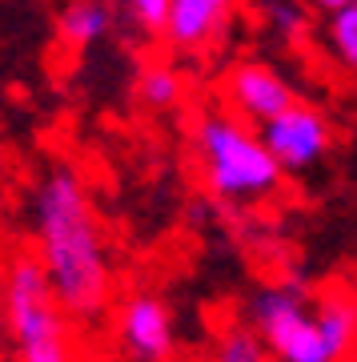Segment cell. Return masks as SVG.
I'll list each match as a JSON object with an SVG mask.
<instances>
[{"instance_id":"obj_10","label":"cell","mask_w":357,"mask_h":362,"mask_svg":"<svg viewBox=\"0 0 357 362\" xmlns=\"http://www.w3.org/2000/svg\"><path fill=\"white\" fill-rule=\"evenodd\" d=\"M113 25V8L104 0H68L56 16V37L68 49H89L109 33Z\"/></svg>"},{"instance_id":"obj_5","label":"cell","mask_w":357,"mask_h":362,"mask_svg":"<svg viewBox=\"0 0 357 362\" xmlns=\"http://www.w3.org/2000/svg\"><path fill=\"white\" fill-rule=\"evenodd\" d=\"M113 338L125 362H173L181 350L173 306L153 290H133L121 298L113 318Z\"/></svg>"},{"instance_id":"obj_6","label":"cell","mask_w":357,"mask_h":362,"mask_svg":"<svg viewBox=\"0 0 357 362\" xmlns=\"http://www.w3.org/2000/svg\"><path fill=\"white\" fill-rule=\"evenodd\" d=\"M257 133H261L269 157L281 165V173H305V169H313L321 157L329 153L333 145V129L325 121V113L301 101L294 109H285L281 117L265 121Z\"/></svg>"},{"instance_id":"obj_18","label":"cell","mask_w":357,"mask_h":362,"mask_svg":"<svg viewBox=\"0 0 357 362\" xmlns=\"http://www.w3.org/2000/svg\"><path fill=\"white\" fill-rule=\"evenodd\" d=\"M269 362H273V358H269Z\"/></svg>"},{"instance_id":"obj_8","label":"cell","mask_w":357,"mask_h":362,"mask_svg":"<svg viewBox=\"0 0 357 362\" xmlns=\"http://www.w3.org/2000/svg\"><path fill=\"white\" fill-rule=\"evenodd\" d=\"M237 0H173L165 40L177 52H201L225 33Z\"/></svg>"},{"instance_id":"obj_7","label":"cell","mask_w":357,"mask_h":362,"mask_svg":"<svg viewBox=\"0 0 357 362\" xmlns=\"http://www.w3.org/2000/svg\"><path fill=\"white\" fill-rule=\"evenodd\" d=\"M221 97L229 105V113L249 121L253 129H261L265 121H273L297 105L294 85L265 61H237L221 81Z\"/></svg>"},{"instance_id":"obj_1","label":"cell","mask_w":357,"mask_h":362,"mask_svg":"<svg viewBox=\"0 0 357 362\" xmlns=\"http://www.w3.org/2000/svg\"><path fill=\"white\" fill-rule=\"evenodd\" d=\"M32 238L56 302L73 322H101L113 306V262L89 189L73 165H52L32 194Z\"/></svg>"},{"instance_id":"obj_9","label":"cell","mask_w":357,"mask_h":362,"mask_svg":"<svg viewBox=\"0 0 357 362\" xmlns=\"http://www.w3.org/2000/svg\"><path fill=\"white\" fill-rule=\"evenodd\" d=\"M313 314H317V330L325 346L337 362L353 350L357 342V294L349 290H325L313 298Z\"/></svg>"},{"instance_id":"obj_11","label":"cell","mask_w":357,"mask_h":362,"mask_svg":"<svg viewBox=\"0 0 357 362\" xmlns=\"http://www.w3.org/2000/svg\"><path fill=\"white\" fill-rule=\"evenodd\" d=\"M185 97V77L173 65H145L137 77V101L153 113H169L177 109Z\"/></svg>"},{"instance_id":"obj_15","label":"cell","mask_w":357,"mask_h":362,"mask_svg":"<svg viewBox=\"0 0 357 362\" xmlns=\"http://www.w3.org/2000/svg\"><path fill=\"white\" fill-rule=\"evenodd\" d=\"M125 8H128V16H133L145 33H161V37H165L173 0H125Z\"/></svg>"},{"instance_id":"obj_13","label":"cell","mask_w":357,"mask_h":362,"mask_svg":"<svg viewBox=\"0 0 357 362\" xmlns=\"http://www.w3.org/2000/svg\"><path fill=\"white\" fill-rule=\"evenodd\" d=\"M213 362H265V346L249 326H229L213 350Z\"/></svg>"},{"instance_id":"obj_2","label":"cell","mask_w":357,"mask_h":362,"mask_svg":"<svg viewBox=\"0 0 357 362\" xmlns=\"http://www.w3.org/2000/svg\"><path fill=\"white\" fill-rule=\"evenodd\" d=\"M193 149L205 189L225 206H257L281 189V165L269 157L261 133L233 113L209 109L193 125Z\"/></svg>"},{"instance_id":"obj_14","label":"cell","mask_w":357,"mask_h":362,"mask_svg":"<svg viewBox=\"0 0 357 362\" xmlns=\"http://www.w3.org/2000/svg\"><path fill=\"white\" fill-rule=\"evenodd\" d=\"M265 16H269V25H273V33L285 40L301 37V28H305V8L297 0H269Z\"/></svg>"},{"instance_id":"obj_4","label":"cell","mask_w":357,"mask_h":362,"mask_svg":"<svg viewBox=\"0 0 357 362\" xmlns=\"http://www.w3.org/2000/svg\"><path fill=\"white\" fill-rule=\"evenodd\" d=\"M249 330L273 362H337L317 330L313 298L301 282L261 286L249 298Z\"/></svg>"},{"instance_id":"obj_3","label":"cell","mask_w":357,"mask_h":362,"mask_svg":"<svg viewBox=\"0 0 357 362\" xmlns=\"http://www.w3.org/2000/svg\"><path fill=\"white\" fill-rule=\"evenodd\" d=\"M0 314L16 362H73L68 314L56 302L37 254H16L0 278Z\"/></svg>"},{"instance_id":"obj_16","label":"cell","mask_w":357,"mask_h":362,"mask_svg":"<svg viewBox=\"0 0 357 362\" xmlns=\"http://www.w3.org/2000/svg\"><path fill=\"white\" fill-rule=\"evenodd\" d=\"M313 4H317V8H325V13H341V8H345V4H353V0H313Z\"/></svg>"},{"instance_id":"obj_17","label":"cell","mask_w":357,"mask_h":362,"mask_svg":"<svg viewBox=\"0 0 357 362\" xmlns=\"http://www.w3.org/2000/svg\"><path fill=\"white\" fill-rule=\"evenodd\" d=\"M349 358H353V362H357V342H353V350H349Z\"/></svg>"},{"instance_id":"obj_12","label":"cell","mask_w":357,"mask_h":362,"mask_svg":"<svg viewBox=\"0 0 357 362\" xmlns=\"http://www.w3.org/2000/svg\"><path fill=\"white\" fill-rule=\"evenodd\" d=\"M325 37H329L333 57H337L349 73H357V0H353V4H345L341 13L329 16Z\"/></svg>"}]
</instances>
